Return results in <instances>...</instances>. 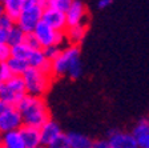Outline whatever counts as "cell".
Masks as SVG:
<instances>
[{"mask_svg": "<svg viewBox=\"0 0 149 148\" xmlns=\"http://www.w3.org/2000/svg\"><path fill=\"white\" fill-rule=\"evenodd\" d=\"M53 76H68L79 79L83 75V64L80 60V49L77 46H67L52 60Z\"/></svg>", "mask_w": 149, "mask_h": 148, "instance_id": "obj_1", "label": "cell"}, {"mask_svg": "<svg viewBox=\"0 0 149 148\" xmlns=\"http://www.w3.org/2000/svg\"><path fill=\"white\" fill-rule=\"evenodd\" d=\"M16 107L22 114L23 123L25 126L41 128L51 119L49 109L44 97L27 95Z\"/></svg>", "mask_w": 149, "mask_h": 148, "instance_id": "obj_2", "label": "cell"}, {"mask_svg": "<svg viewBox=\"0 0 149 148\" xmlns=\"http://www.w3.org/2000/svg\"><path fill=\"white\" fill-rule=\"evenodd\" d=\"M47 8V0H25L24 8L16 20V25L25 34H32L37 24L43 20L44 9Z\"/></svg>", "mask_w": 149, "mask_h": 148, "instance_id": "obj_3", "label": "cell"}, {"mask_svg": "<svg viewBox=\"0 0 149 148\" xmlns=\"http://www.w3.org/2000/svg\"><path fill=\"white\" fill-rule=\"evenodd\" d=\"M23 80L25 84L27 95L44 97L53 81V75L37 69V68H28L27 72L23 75Z\"/></svg>", "mask_w": 149, "mask_h": 148, "instance_id": "obj_4", "label": "cell"}, {"mask_svg": "<svg viewBox=\"0 0 149 148\" xmlns=\"http://www.w3.org/2000/svg\"><path fill=\"white\" fill-rule=\"evenodd\" d=\"M32 35L36 39L39 47L43 49H47L49 47H61V48H64L63 46L65 43H68L67 37H65V32L55 31L52 27H49L43 20L37 24V27L33 29Z\"/></svg>", "mask_w": 149, "mask_h": 148, "instance_id": "obj_5", "label": "cell"}, {"mask_svg": "<svg viewBox=\"0 0 149 148\" xmlns=\"http://www.w3.org/2000/svg\"><path fill=\"white\" fill-rule=\"evenodd\" d=\"M27 96V90L23 76H12L7 83H4L0 97L11 105H17Z\"/></svg>", "mask_w": 149, "mask_h": 148, "instance_id": "obj_6", "label": "cell"}, {"mask_svg": "<svg viewBox=\"0 0 149 148\" xmlns=\"http://www.w3.org/2000/svg\"><path fill=\"white\" fill-rule=\"evenodd\" d=\"M23 126H24V123H23L22 114L15 105L8 108L3 114H0V133L17 131Z\"/></svg>", "mask_w": 149, "mask_h": 148, "instance_id": "obj_7", "label": "cell"}, {"mask_svg": "<svg viewBox=\"0 0 149 148\" xmlns=\"http://www.w3.org/2000/svg\"><path fill=\"white\" fill-rule=\"evenodd\" d=\"M111 148H140L137 139L132 132L121 130H112L108 133V139Z\"/></svg>", "mask_w": 149, "mask_h": 148, "instance_id": "obj_8", "label": "cell"}, {"mask_svg": "<svg viewBox=\"0 0 149 148\" xmlns=\"http://www.w3.org/2000/svg\"><path fill=\"white\" fill-rule=\"evenodd\" d=\"M43 22L52 27L55 31L65 32L68 28V22H67V15L61 11L53 9L51 7H47L43 13Z\"/></svg>", "mask_w": 149, "mask_h": 148, "instance_id": "obj_9", "label": "cell"}, {"mask_svg": "<svg viewBox=\"0 0 149 148\" xmlns=\"http://www.w3.org/2000/svg\"><path fill=\"white\" fill-rule=\"evenodd\" d=\"M65 15H67L68 27H73V25H79V24H87V7L80 0H74Z\"/></svg>", "mask_w": 149, "mask_h": 148, "instance_id": "obj_10", "label": "cell"}, {"mask_svg": "<svg viewBox=\"0 0 149 148\" xmlns=\"http://www.w3.org/2000/svg\"><path fill=\"white\" fill-rule=\"evenodd\" d=\"M40 133H41V144L48 147L51 145L56 139H59L60 136H63V130L59 124L56 123L55 120L49 119L43 127L40 128Z\"/></svg>", "mask_w": 149, "mask_h": 148, "instance_id": "obj_11", "label": "cell"}, {"mask_svg": "<svg viewBox=\"0 0 149 148\" xmlns=\"http://www.w3.org/2000/svg\"><path fill=\"white\" fill-rule=\"evenodd\" d=\"M20 132L24 139V143L27 145V148H35L41 145V133H40V128L37 127H32V126H23L20 128Z\"/></svg>", "mask_w": 149, "mask_h": 148, "instance_id": "obj_12", "label": "cell"}, {"mask_svg": "<svg viewBox=\"0 0 149 148\" xmlns=\"http://www.w3.org/2000/svg\"><path fill=\"white\" fill-rule=\"evenodd\" d=\"M1 148H27L20 130L1 133Z\"/></svg>", "mask_w": 149, "mask_h": 148, "instance_id": "obj_13", "label": "cell"}, {"mask_svg": "<svg viewBox=\"0 0 149 148\" xmlns=\"http://www.w3.org/2000/svg\"><path fill=\"white\" fill-rule=\"evenodd\" d=\"M88 32V27L87 24H79V25H73V27H68L65 31V37L67 41L69 43V46H77L79 43L85 39Z\"/></svg>", "mask_w": 149, "mask_h": 148, "instance_id": "obj_14", "label": "cell"}, {"mask_svg": "<svg viewBox=\"0 0 149 148\" xmlns=\"http://www.w3.org/2000/svg\"><path fill=\"white\" fill-rule=\"evenodd\" d=\"M0 3L3 6L6 15L16 22L24 8L25 0H0Z\"/></svg>", "mask_w": 149, "mask_h": 148, "instance_id": "obj_15", "label": "cell"}, {"mask_svg": "<svg viewBox=\"0 0 149 148\" xmlns=\"http://www.w3.org/2000/svg\"><path fill=\"white\" fill-rule=\"evenodd\" d=\"M67 139L69 143V148H92L93 144V140L89 136L80 132L67 133Z\"/></svg>", "mask_w": 149, "mask_h": 148, "instance_id": "obj_16", "label": "cell"}, {"mask_svg": "<svg viewBox=\"0 0 149 148\" xmlns=\"http://www.w3.org/2000/svg\"><path fill=\"white\" fill-rule=\"evenodd\" d=\"M7 65L9 67V69H11V72L13 74V76H23V75L27 72L28 68H29V64H28L25 60L13 58V56L7 62Z\"/></svg>", "mask_w": 149, "mask_h": 148, "instance_id": "obj_17", "label": "cell"}, {"mask_svg": "<svg viewBox=\"0 0 149 148\" xmlns=\"http://www.w3.org/2000/svg\"><path fill=\"white\" fill-rule=\"evenodd\" d=\"M27 35L24 31H23L22 28H19L17 25L12 28V29H9L8 31V37H7V43L9 44L11 47H15V46H19V44L24 43L27 40Z\"/></svg>", "mask_w": 149, "mask_h": 148, "instance_id": "obj_18", "label": "cell"}, {"mask_svg": "<svg viewBox=\"0 0 149 148\" xmlns=\"http://www.w3.org/2000/svg\"><path fill=\"white\" fill-rule=\"evenodd\" d=\"M33 47H31L27 41L19 44V46L12 47V56L17 59H22V60H25L28 63V59L31 58V53L33 51Z\"/></svg>", "mask_w": 149, "mask_h": 148, "instance_id": "obj_19", "label": "cell"}, {"mask_svg": "<svg viewBox=\"0 0 149 148\" xmlns=\"http://www.w3.org/2000/svg\"><path fill=\"white\" fill-rule=\"evenodd\" d=\"M132 133H133V136L136 139H139V137H141L144 135H148L149 133V119H146V117L140 119L133 126V128H132Z\"/></svg>", "mask_w": 149, "mask_h": 148, "instance_id": "obj_20", "label": "cell"}, {"mask_svg": "<svg viewBox=\"0 0 149 148\" xmlns=\"http://www.w3.org/2000/svg\"><path fill=\"white\" fill-rule=\"evenodd\" d=\"M73 1L74 0H47V7H51L53 9L67 13V11L71 8Z\"/></svg>", "mask_w": 149, "mask_h": 148, "instance_id": "obj_21", "label": "cell"}, {"mask_svg": "<svg viewBox=\"0 0 149 148\" xmlns=\"http://www.w3.org/2000/svg\"><path fill=\"white\" fill-rule=\"evenodd\" d=\"M11 58H12V47L8 43L0 44V64L7 63Z\"/></svg>", "mask_w": 149, "mask_h": 148, "instance_id": "obj_22", "label": "cell"}, {"mask_svg": "<svg viewBox=\"0 0 149 148\" xmlns=\"http://www.w3.org/2000/svg\"><path fill=\"white\" fill-rule=\"evenodd\" d=\"M12 76H13V74L11 72L7 63L0 64V83H7Z\"/></svg>", "mask_w": 149, "mask_h": 148, "instance_id": "obj_23", "label": "cell"}, {"mask_svg": "<svg viewBox=\"0 0 149 148\" xmlns=\"http://www.w3.org/2000/svg\"><path fill=\"white\" fill-rule=\"evenodd\" d=\"M16 25V22L13 19H11L9 16L4 15L3 18L0 19V28L1 29H6V31H9V29H12L13 27Z\"/></svg>", "mask_w": 149, "mask_h": 148, "instance_id": "obj_24", "label": "cell"}, {"mask_svg": "<svg viewBox=\"0 0 149 148\" xmlns=\"http://www.w3.org/2000/svg\"><path fill=\"white\" fill-rule=\"evenodd\" d=\"M48 148H69V143H68V139H67V135L64 133L63 136H60L59 139H56L51 145H48Z\"/></svg>", "mask_w": 149, "mask_h": 148, "instance_id": "obj_25", "label": "cell"}, {"mask_svg": "<svg viewBox=\"0 0 149 148\" xmlns=\"http://www.w3.org/2000/svg\"><path fill=\"white\" fill-rule=\"evenodd\" d=\"M61 47H49V48H47V49H44V52H45V55H47V58L49 59L51 62H52L53 59L56 58V56L60 53V51H61Z\"/></svg>", "mask_w": 149, "mask_h": 148, "instance_id": "obj_26", "label": "cell"}, {"mask_svg": "<svg viewBox=\"0 0 149 148\" xmlns=\"http://www.w3.org/2000/svg\"><path fill=\"white\" fill-rule=\"evenodd\" d=\"M92 148H111V144L107 139H97L93 140Z\"/></svg>", "mask_w": 149, "mask_h": 148, "instance_id": "obj_27", "label": "cell"}, {"mask_svg": "<svg viewBox=\"0 0 149 148\" xmlns=\"http://www.w3.org/2000/svg\"><path fill=\"white\" fill-rule=\"evenodd\" d=\"M137 143H139L140 148H149V133L139 137V139H137Z\"/></svg>", "mask_w": 149, "mask_h": 148, "instance_id": "obj_28", "label": "cell"}, {"mask_svg": "<svg viewBox=\"0 0 149 148\" xmlns=\"http://www.w3.org/2000/svg\"><path fill=\"white\" fill-rule=\"evenodd\" d=\"M111 4H112V0H99V1H97V7H99L100 9L108 8Z\"/></svg>", "mask_w": 149, "mask_h": 148, "instance_id": "obj_29", "label": "cell"}, {"mask_svg": "<svg viewBox=\"0 0 149 148\" xmlns=\"http://www.w3.org/2000/svg\"><path fill=\"white\" fill-rule=\"evenodd\" d=\"M12 105L9 104V103H7L6 100H3V99L0 97V114H3V112H6L8 108H11Z\"/></svg>", "mask_w": 149, "mask_h": 148, "instance_id": "obj_30", "label": "cell"}, {"mask_svg": "<svg viewBox=\"0 0 149 148\" xmlns=\"http://www.w3.org/2000/svg\"><path fill=\"white\" fill-rule=\"evenodd\" d=\"M7 37H8V31L0 28V44L7 43Z\"/></svg>", "mask_w": 149, "mask_h": 148, "instance_id": "obj_31", "label": "cell"}, {"mask_svg": "<svg viewBox=\"0 0 149 148\" xmlns=\"http://www.w3.org/2000/svg\"><path fill=\"white\" fill-rule=\"evenodd\" d=\"M4 15H6V12H4V8H3V6H1V3H0V19L3 18Z\"/></svg>", "mask_w": 149, "mask_h": 148, "instance_id": "obj_32", "label": "cell"}, {"mask_svg": "<svg viewBox=\"0 0 149 148\" xmlns=\"http://www.w3.org/2000/svg\"><path fill=\"white\" fill-rule=\"evenodd\" d=\"M3 86H4V83H0V93H1V90H3Z\"/></svg>", "mask_w": 149, "mask_h": 148, "instance_id": "obj_33", "label": "cell"}, {"mask_svg": "<svg viewBox=\"0 0 149 148\" xmlns=\"http://www.w3.org/2000/svg\"><path fill=\"white\" fill-rule=\"evenodd\" d=\"M35 148H48V147H45V145L41 144V145H39V147H35Z\"/></svg>", "mask_w": 149, "mask_h": 148, "instance_id": "obj_34", "label": "cell"}]
</instances>
